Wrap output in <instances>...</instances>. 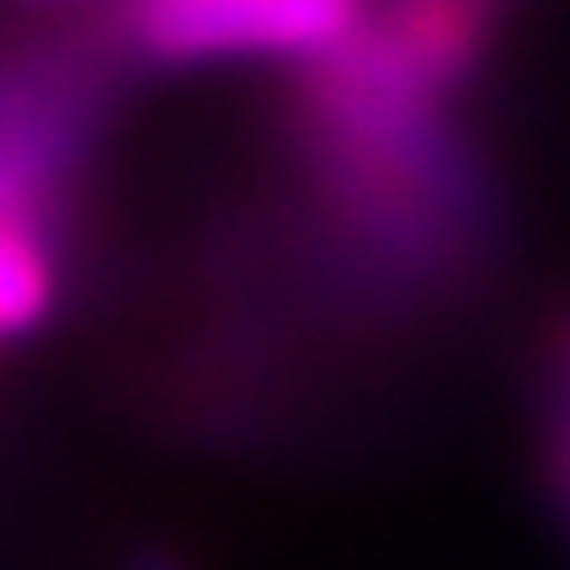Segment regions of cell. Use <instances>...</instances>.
I'll return each instance as SVG.
<instances>
[{
    "mask_svg": "<svg viewBox=\"0 0 570 570\" xmlns=\"http://www.w3.org/2000/svg\"><path fill=\"white\" fill-rule=\"evenodd\" d=\"M121 31L153 61L334 56L358 37L364 0H116Z\"/></svg>",
    "mask_w": 570,
    "mask_h": 570,
    "instance_id": "obj_1",
    "label": "cell"
},
{
    "mask_svg": "<svg viewBox=\"0 0 570 570\" xmlns=\"http://www.w3.org/2000/svg\"><path fill=\"white\" fill-rule=\"evenodd\" d=\"M552 468L570 492V322L552 334Z\"/></svg>",
    "mask_w": 570,
    "mask_h": 570,
    "instance_id": "obj_2",
    "label": "cell"
},
{
    "mask_svg": "<svg viewBox=\"0 0 570 570\" xmlns=\"http://www.w3.org/2000/svg\"><path fill=\"white\" fill-rule=\"evenodd\" d=\"M128 570H183V564H176L170 559V552H158V547H146V552H134V564Z\"/></svg>",
    "mask_w": 570,
    "mask_h": 570,
    "instance_id": "obj_3",
    "label": "cell"
},
{
    "mask_svg": "<svg viewBox=\"0 0 570 570\" xmlns=\"http://www.w3.org/2000/svg\"><path fill=\"white\" fill-rule=\"evenodd\" d=\"M19 7H37V12H61V7H86V0H19Z\"/></svg>",
    "mask_w": 570,
    "mask_h": 570,
    "instance_id": "obj_4",
    "label": "cell"
},
{
    "mask_svg": "<svg viewBox=\"0 0 570 570\" xmlns=\"http://www.w3.org/2000/svg\"><path fill=\"white\" fill-rule=\"evenodd\" d=\"M12 219H19V213H12Z\"/></svg>",
    "mask_w": 570,
    "mask_h": 570,
    "instance_id": "obj_5",
    "label": "cell"
}]
</instances>
